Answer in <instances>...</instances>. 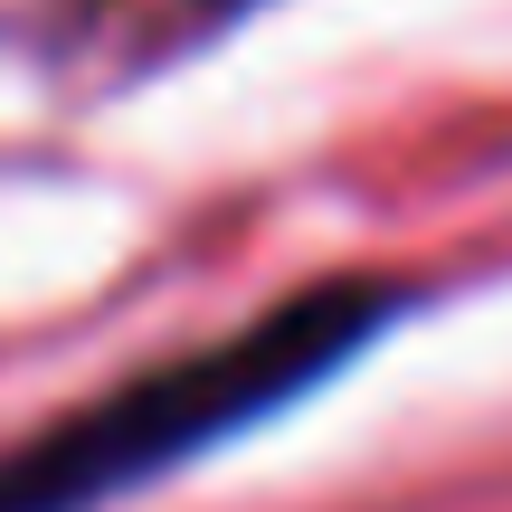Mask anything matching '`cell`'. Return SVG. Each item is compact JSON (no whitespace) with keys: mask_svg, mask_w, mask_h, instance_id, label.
Instances as JSON below:
<instances>
[{"mask_svg":"<svg viewBox=\"0 0 512 512\" xmlns=\"http://www.w3.org/2000/svg\"><path fill=\"white\" fill-rule=\"evenodd\" d=\"M209 10H238V0H209Z\"/></svg>","mask_w":512,"mask_h":512,"instance_id":"2","label":"cell"},{"mask_svg":"<svg viewBox=\"0 0 512 512\" xmlns=\"http://www.w3.org/2000/svg\"><path fill=\"white\" fill-rule=\"evenodd\" d=\"M389 304H399V285H313L285 313H266V323L124 380L114 399L76 408L48 437L0 456V512H86V503L124 494L143 475H171L181 456H200V446L256 427L266 408L304 399L332 361L361 351V332Z\"/></svg>","mask_w":512,"mask_h":512,"instance_id":"1","label":"cell"}]
</instances>
